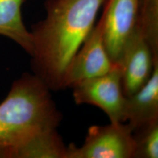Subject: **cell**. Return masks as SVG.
Segmentation results:
<instances>
[{"mask_svg": "<svg viewBox=\"0 0 158 158\" xmlns=\"http://www.w3.org/2000/svg\"><path fill=\"white\" fill-rule=\"evenodd\" d=\"M106 0H45V18L31 27V67L51 90L64 89L69 63L92 31Z\"/></svg>", "mask_w": 158, "mask_h": 158, "instance_id": "6da1fadb", "label": "cell"}, {"mask_svg": "<svg viewBox=\"0 0 158 158\" xmlns=\"http://www.w3.org/2000/svg\"><path fill=\"white\" fill-rule=\"evenodd\" d=\"M48 86L35 75L24 73L13 83L0 104V157L62 121Z\"/></svg>", "mask_w": 158, "mask_h": 158, "instance_id": "7a4b0ae2", "label": "cell"}, {"mask_svg": "<svg viewBox=\"0 0 158 158\" xmlns=\"http://www.w3.org/2000/svg\"><path fill=\"white\" fill-rule=\"evenodd\" d=\"M133 130L126 122L92 126L81 147H67L66 158H134Z\"/></svg>", "mask_w": 158, "mask_h": 158, "instance_id": "3957f363", "label": "cell"}, {"mask_svg": "<svg viewBox=\"0 0 158 158\" xmlns=\"http://www.w3.org/2000/svg\"><path fill=\"white\" fill-rule=\"evenodd\" d=\"M72 88L76 104L93 105L103 110L110 122H125L126 96L118 65L107 73L83 81Z\"/></svg>", "mask_w": 158, "mask_h": 158, "instance_id": "277c9868", "label": "cell"}, {"mask_svg": "<svg viewBox=\"0 0 158 158\" xmlns=\"http://www.w3.org/2000/svg\"><path fill=\"white\" fill-rule=\"evenodd\" d=\"M140 0H106L103 43L114 64L119 66L126 47L139 28Z\"/></svg>", "mask_w": 158, "mask_h": 158, "instance_id": "5b68a950", "label": "cell"}, {"mask_svg": "<svg viewBox=\"0 0 158 158\" xmlns=\"http://www.w3.org/2000/svg\"><path fill=\"white\" fill-rule=\"evenodd\" d=\"M103 16L85 39L65 70L63 87L72 88L83 81L107 73L115 66L103 43Z\"/></svg>", "mask_w": 158, "mask_h": 158, "instance_id": "8992f818", "label": "cell"}, {"mask_svg": "<svg viewBox=\"0 0 158 158\" xmlns=\"http://www.w3.org/2000/svg\"><path fill=\"white\" fill-rule=\"evenodd\" d=\"M158 58L154 56L151 48L138 29L126 47L119 64L123 90L126 97L140 90L147 84L152 73Z\"/></svg>", "mask_w": 158, "mask_h": 158, "instance_id": "52a82bcc", "label": "cell"}, {"mask_svg": "<svg viewBox=\"0 0 158 158\" xmlns=\"http://www.w3.org/2000/svg\"><path fill=\"white\" fill-rule=\"evenodd\" d=\"M158 119V62L152 76L137 92L126 97L125 122L133 132L138 127Z\"/></svg>", "mask_w": 158, "mask_h": 158, "instance_id": "ba28073f", "label": "cell"}, {"mask_svg": "<svg viewBox=\"0 0 158 158\" xmlns=\"http://www.w3.org/2000/svg\"><path fill=\"white\" fill-rule=\"evenodd\" d=\"M24 1L0 0V35L11 39L31 55L32 37L23 23L21 13Z\"/></svg>", "mask_w": 158, "mask_h": 158, "instance_id": "9c48e42d", "label": "cell"}, {"mask_svg": "<svg viewBox=\"0 0 158 158\" xmlns=\"http://www.w3.org/2000/svg\"><path fill=\"white\" fill-rule=\"evenodd\" d=\"M139 25L154 56L158 58V0H140Z\"/></svg>", "mask_w": 158, "mask_h": 158, "instance_id": "30bf717a", "label": "cell"}, {"mask_svg": "<svg viewBox=\"0 0 158 158\" xmlns=\"http://www.w3.org/2000/svg\"><path fill=\"white\" fill-rule=\"evenodd\" d=\"M135 141L134 158L158 157V119L133 132Z\"/></svg>", "mask_w": 158, "mask_h": 158, "instance_id": "8fae6325", "label": "cell"}]
</instances>
